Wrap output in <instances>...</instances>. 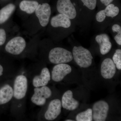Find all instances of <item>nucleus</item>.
I'll return each instance as SVG.
<instances>
[{"label":"nucleus","instance_id":"nucleus-8","mask_svg":"<svg viewBox=\"0 0 121 121\" xmlns=\"http://www.w3.org/2000/svg\"><path fill=\"white\" fill-rule=\"evenodd\" d=\"M35 12L40 25L43 27L47 26L49 23L51 14L50 5L47 3L39 4Z\"/></svg>","mask_w":121,"mask_h":121},{"label":"nucleus","instance_id":"nucleus-22","mask_svg":"<svg viewBox=\"0 0 121 121\" xmlns=\"http://www.w3.org/2000/svg\"><path fill=\"white\" fill-rule=\"evenodd\" d=\"M83 4L90 10L95 9L97 4V0H81Z\"/></svg>","mask_w":121,"mask_h":121},{"label":"nucleus","instance_id":"nucleus-2","mask_svg":"<svg viewBox=\"0 0 121 121\" xmlns=\"http://www.w3.org/2000/svg\"><path fill=\"white\" fill-rule=\"evenodd\" d=\"M48 59L52 63L57 64L70 62L73 58L72 53L70 51L63 48L56 47L50 51Z\"/></svg>","mask_w":121,"mask_h":121},{"label":"nucleus","instance_id":"nucleus-12","mask_svg":"<svg viewBox=\"0 0 121 121\" xmlns=\"http://www.w3.org/2000/svg\"><path fill=\"white\" fill-rule=\"evenodd\" d=\"M62 107L70 111L76 109L79 105V102L73 98V94L70 90L66 91L64 94L61 101Z\"/></svg>","mask_w":121,"mask_h":121},{"label":"nucleus","instance_id":"nucleus-10","mask_svg":"<svg viewBox=\"0 0 121 121\" xmlns=\"http://www.w3.org/2000/svg\"><path fill=\"white\" fill-rule=\"evenodd\" d=\"M62 107L61 102L59 99H55L51 101L44 114L45 119L48 121L56 119L61 113Z\"/></svg>","mask_w":121,"mask_h":121},{"label":"nucleus","instance_id":"nucleus-26","mask_svg":"<svg viewBox=\"0 0 121 121\" xmlns=\"http://www.w3.org/2000/svg\"><path fill=\"white\" fill-rule=\"evenodd\" d=\"M114 39L118 44L121 45V33H117V35L115 36Z\"/></svg>","mask_w":121,"mask_h":121},{"label":"nucleus","instance_id":"nucleus-18","mask_svg":"<svg viewBox=\"0 0 121 121\" xmlns=\"http://www.w3.org/2000/svg\"><path fill=\"white\" fill-rule=\"evenodd\" d=\"M15 5L13 4L7 5L0 10V24L8 20L15 10Z\"/></svg>","mask_w":121,"mask_h":121},{"label":"nucleus","instance_id":"nucleus-28","mask_svg":"<svg viewBox=\"0 0 121 121\" xmlns=\"http://www.w3.org/2000/svg\"><path fill=\"white\" fill-rule=\"evenodd\" d=\"M3 68L1 65H0V76L2 75L3 74Z\"/></svg>","mask_w":121,"mask_h":121},{"label":"nucleus","instance_id":"nucleus-4","mask_svg":"<svg viewBox=\"0 0 121 121\" xmlns=\"http://www.w3.org/2000/svg\"><path fill=\"white\" fill-rule=\"evenodd\" d=\"M27 88L28 80L26 76L23 75L17 76L13 85V97L17 99L23 98L26 95Z\"/></svg>","mask_w":121,"mask_h":121},{"label":"nucleus","instance_id":"nucleus-21","mask_svg":"<svg viewBox=\"0 0 121 121\" xmlns=\"http://www.w3.org/2000/svg\"><path fill=\"white\" fill-rule=\"evenodd\" d=\"M112 60L117 69H121V50L117 49L112 57Z\"/></svg>","mask_w":121,"mask_h":121},{"label":"nucleus","instance_id":"nucleus-29","mask_svg":"<svg viewBox=\"0 0 121 121\" xmlns=\"http://www.w3.org/2000/svg\"><path fill=\"white\" fill-rule=\"evenodd\" d=\"M65 121H74V120H72V119H66V120H65Z\"/></svg>","mask_w":121,"mask_h":121},{"label":"nucleus","instance_id":"nucleus-6","mask_svg":"<svg viewBox=\"0 0 121 121\" xmlns=\"http://www.w3.org/2000/svg\"><path fill=\"white\" fill-rule=\"evenodd\" d=\"M52 92L48 87L45 86L40 87H35L34 94L31 98L33 103L38 106H43L45 104L46 99L51 96Z\"/></svg>","mask_w":121,"mask_h":121},{"label":"nucleus","instance_id":"nucleus-17","mask_svg":"<svg viewBox=\"0 0 121 121\" xmlns=\"http://www.w3.org/2000/svg\"><path fill=\"white\" fill-rule=\"evenodd\" d=\"M39 4L35 1L23 0L19 4L20 8L22 11L28 14H32L35 12Z\"/></svg>","mask_w":121,"mask_h":121},{"label":"nucleus","instance_id":"nucleus-27","mask_svg":"<svg viewBox=\"0 0 121 121\" xmlns=\"http://www.w3.org/2000/svg\"><path fill=\"white\" fill-rule=\"evenodd\" d=\"M113 0H100L102 4H104L106 6L111 4Z\"/></svg>","mask_w":121,"mask_h":121},{"label":"nucleus","instance_id":"nucleus-7","mask_svg":"<svg viewBox=\"0 0 121 121\" xmlns=\"http://www.w3.org/2000/svg\"><path fill=\"white\" fill-rule=\"evenodd\" d=\"M26 47L25 40L23 37L17 36L11 39L5 46L6 51L13 55H19L24 50Z\"/></svg>","mask_w":121,"mask_h":121},{"label":"nucleus","instance_id":"nucleus-20","mask_svg":"<svg viewBox=\"0 0 121 121\" xmlns=\"http://www.w3.org/2000/svg\"><path fill=\"white\" fill-rule=\"evenodd\" d=\"M106 13V16L107 17H114L118 15L119 13V9L114 4H110L106 6L104 9Z\"/></svg>","mask_w":121,"mask_h":121},{"label":"nucleus","instance_id":"nucleus-5","mask_svg":"<svg viewBox=\"0 0 121 121\" xmlns=\"http://www.w3.org/2000/svg\"><path fill=\"white\" fill-rule=\"evenodd\" d=\"M56 9L59 13L65 15L70 20L75 19L77 12L71 0H58Z\"/></svg>","mask_w":121,"mask_h":121},{"label":"nucleus","instance_id":"nucleus-23","mask_svg":"<svg viewBox=\"0 0 121 121\" xmlns=\"http://www.w3.org/2000/svg\"><path fill=\"white\" fill-rule=\"evenodd\" d=\"M106 17V13L104 9L101 10L98 12L95 15V19L96 21L98 22H102L105 19Z\"/></svg>","mask_w":121,"mask_h":121},{"label":"nucleus","instance_id":"nucleus-24","mask_svg":"<svg viewBox=\"0 0 121 121\" xmlns=\"http://www.w3.org/2000/svg\"><path fill=\"white\" fill-rule=\"evenodd\" d=\"M6 39L5 31L4 29H0V46L4 44Z\"/></svg>","mask_w":121,"mask_h":121},{"label":"nucleus","instance_id":"nucleus-13","mask_svg":"<svg viewBox=\"0 0 121 121\" xmlns=\"http://www.w3.org/2000/svg\"><path fill=\"white\" fill-rule=\"evenodd\" d=\"M95 40L99 46L100 53L102 55H105L110 51L112 47V44L110 37L106 33H102L97 35Z\"/></svg>","mask_w":121,"mask_h":121},{"label":"nucleus","instance_id":"nucleus-1","mask_svg":"<svg viewBox=\"0 0 121 121\" xmlns=\"http://www.w3.org/2000/svg\"><path fill=\"white\" fill-rule=\"evenodd\" d=\"M73 59L78 66L82 68H87L91 65L93 59L89 50L82 46H74L72 50Z\"/></svg>","mask_w":121,"mask_h":121},{"label":"nucleus","instance_id":"nucleus-19","mask_svg":"<svg viewBox=\"0 0 121 121\" xmlns=\"http://www.w3.org/2000/svg\"><path fill=\"white\" fill-rule=\"evenodd\" d=\"M77 121H93L92 110L89 108L83 112L78 114L76 117Z\"/></svg>","mask_w":121,"mask_h":121},{"label":"nucleus","instance_id":"nucleus-25","mask_svg":"<svg viewBox=\"0 0 121 121\" xmlns=\"http://www.w3.org/2000/svg\"><path fill=\"white\" fill-rule=\"evenodd\" d=\"M112 30L114 33H121V26L118 24H115L112 27Z\"/></svg>","mask_w":121,"mask_h":121},{"label":"nucleus","instance_id":"nucleus-14","mask_svg":"<svg viewBox=\"0 0 121 121\" xmlns=\"http://www.w3.org/2000/svg\"><path fill=\"white\" fill-rule=\"evenodd\" d=\"M51 74L47 68H44L41 70L40 75L33 78L32 84L35 87H39L47 86L51 80Z\"/></svg>","mask_w":121,"mask_h":121},{"label":"nucleus","instance_id":"nucleus-3","mask_svg":"<svg viewBox=\"0 0 121 121\" xmlns=\"http://www.w3.org/2000/svg\"><path fill=\"white\" fill-rule=\"evenodd\" d=\"M109 105L103 100L96 102L92 107L93 119L95 121H106L109 112Z\"/></svg>","mask_w":121,"mask_h":121},{"label":"nucleus","instance_id":"nucleus-15","mask_svg":"<svg viewBox=\"0 0 121 121\" xmlns=\"http://www.w3.org/2000/svg\"><path fill=\"white\" fill-rule=\"evenodd\" d=\"M51 24L54 28L60 27L68 28L71 25V20L65 15L59 13L52 17Z\"/></svg>","mask_w":121,"mask_h":121},{"label":"nucleus","instance_id":"nucleus-16","mask_svg":"<svg viewBox=\"0 0 121 121\" xmlns=\"http://www.w3.org/2000/svg\"><path fill=\"white\" fill-rule=\"evenodd\" d=\"M13 89L9 84H6L0 89V105L6 104L12 98Z\"/></svg>","mask_w":121,"mask_h":121},{"label":"nucleus","instance_id":"nucleus-9","mask_svg":"<svg viewBox=\"0 0 121 121\" xmlns=\"http://www.w3.org/2000/svg\"><path fill=\"white\" fill-rule=\"evenodd\" d=\"M71 71V67L68 64L66 63L56 64L53 67L52 72V80L56 82H60Z\"/></svg>","mask_w":121,"mask_h":121},{"label":"nucleus","instance_id":"nucleus-11","mask_svg":"<svg viewBox=\"0 0 121 121\" xmlns=\"http://www.w3.org/2000/svg\"><path fill=\"white\" fill-rule=\"evenodd\" d=\"M117 72V67L112 60L107 58L103 61L101 66V75L105 79L113 78Z\"/></svg>","mask_w":121,"mask_h":121}]
</instances>
